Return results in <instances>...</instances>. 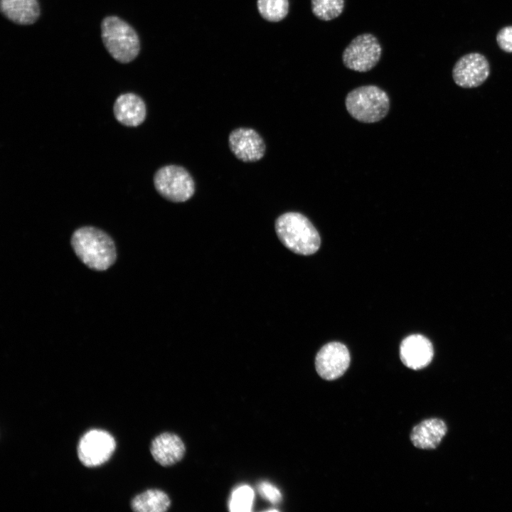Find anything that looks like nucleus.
Wrapping results in <instances>:
<instances>
[{
  "instance_id": "obj_8",
  "label": "nucleus",
  "mask_w": 512,
  "mask_h": 512,
  "mask_svg": "<svg viewBox=\"0 0 512 512\" xmlns=\"http://www.w3.org/2000/svg\"><path fill=\"white\" fill-rule=\"evenodd\" d=\"M351 361L347 347L340 342H330L317 353L315 367L319 375L324 380H333L341 377Z\"/></svg>"
},
{
  "instance_id": "obj_13",
  "label": "nucleus",
  "mask_w": 512,
  "mask_h": 512,
  "mask_svg": "<svg viewBox=\"0 0 512 512\" xmlns=\"http://www.w3.org/2000/svg\"><path fill=\"white\" fill-rule=\"evenodd\" d=\"M117 120L127 127H137L145 119L146 109L143 100L132 92L120 95L113 107Z\"/></svg>"
},
{
  "instance_id": "obj_2",
  "label": "nucleus",
  "mask_w": 512,
  "mask_h": 512,
  "mask_svg": "<svg viewBox=\"0 0 512 512\" xmlns=\"http://www.w3.org/2000/svg\"><path fill=\"white\" fill-rule=\"evenodd\" d=\"M277 235L282 243L294 253L309 255L319 248V234L311 221L297 212L279 215L274 223Z\"/></svg>"
},
{
  "instance_id": "obj_18",
  "label": "nucleus",
  "mask_w": 512,
  "mask_h": 512,
  "mask_svg": "<svg viewBox=\"0 0 512 512\" xmlns=\"http://www.w3.org/2000/svg\"><path fill=\"white\" fill-rule=\"evenodd\" d=\"M344 0H311L313 14L319 19L330 21L343 11Z\"/></svg>"
},
{
  "instance_id": "obj_21",
  "label": "nucleus",
  "mask_w": 512,
  "mask_h": 512,
  "mask_svg": "<svg viewBox=\"0 0 512 512\" xmlns=\"http://www.w3.org/2000/svg\"><path fill=\"white\" fill-rule=\"evenodd\" d=\"M496 41L501 49L512 53V26L501 28L496 36Z\"/></svg>"
},
{
  "instance_id": "obj_20",
  "label": "nucleus",
  "mask_w": 512,
  "mask_h": 512,
  "mask_svg": "<svg viewBox=\"0 0 512 512\" xmlns=\"http://www.w3.org/2000/svg\"><path fill=\"white\" fill-rule=\"evenodd\" d=\"M260 495L273 504L279 503L282 494L279 490L273 484L267 481H262L258 485Z\"/></svg>"
},
{
  "instance_id": "obj_15",
  "label": "nucleus",
  "mask_w": 512,
  "mask_h": 512,
  "mask_svg": "<svg viewBox=\"0 0 512 512\" xmlns=\"http://www.w3.org/2000/svg\"><path fill=\"white\" fill-rule=\"evenodd\" d=\"M0 9L5 18L18 25H31L41 14L38 0H0Z\"/></svg>"
},
{
  "instance_id": "obj_3",
  "label": "nucleus",
  "mask_w": 512,
  "mask_h": 512,
  "mask_svg": "<svg viewBox=\"0 0 512 512\" xmlns=\"http://www.w3.org/2000/svg\"><path fill=\"white\" fill-rule=\"evenodd\" d=\"M101 36L108 53L119 63H130L139 53L140 41L137 32L116 16H107L102 20Z\"/></svg>"
},
{
  "instance_id": "obj_5",
  "label": "nucleus",
  "mask_w": 512,
  "mask_h": 512,
  "mask_svg": "<svg viewBox=\"0 0 512 512\" xmlns=\"http://www.w3.org/2000/svg\"><path fill=\"white\" fill-rule=\"evenodd\" d=\"M154 184L164 198L176 203L185 202L195 192V183L188 171L176 165L160 168L154 174Z\"/></svg>"
},
{
  "instance_id": "obj_12",
  "label": "nucleus",
  "mask_w": 512,
  "mask_h": 512,
  "mask_svg": "<svg viewBox=\"0 0 512 512\" xmlns=\"http://www.w3.org/2000/svg\"><path fill=\"white\" fill-rule=\"evenodd\" d=\"M150 452L154 460L163 466H169L180 462L186 453L181 438L172 432H163L153 439Z\"/></svg>"
},
{
  "instance_id": "obj_17",
  "label": "nucleus",
  "mask_w": 512,
  "mask_h": 512,
  "mask_svg": "<svg viewBox=\"0 0 512 512\" xmlns=\"http://www.w3.org/2000/svg\"><path fill=\"white\" fill-rule=\"evenodd\" d=\"M257 9L261 16L266 20L277 22L282 20L288 14V0H257Z\"/></svg>"
},
{
  "instance_id": "obj_1",
  "label": "nucleus",
  "mask_w": 512,
  "mask_h": 512,
  "mask_svg": "<svg viewBox=\"0 0 512 512\" xmlns=\"http://www.w3.org/2000/svg\"><path fill=\"white\" fill-rule=\"evenodd\" d=\"M71 245L80 260L92 270H105L116 260L112 239L95 227L86 226L76 230L72 235Z\"/></svg>"
},
{
  "instance_id": "obj_16",
  "label": "nucleus",
  "mask_w": 512,
  "mask_h": 512,
  "mask_svg": "<svg viewBox=\"0 0 512 512\" xmlns=\"http://www.w3.org/2000/svg\"><path fill=\"white\" fill-rule=\"evenodd\" d=\"M171 506V499L163 491L148 489L136 496L131 502V507L137 512H164Z\"/></svg>"
},
{
  "instance_id": "obj_7",
  "label": "nucleus",
  "mask_w": 512,
  "mask_h": 512,
  "mask_svg": "<svg viewBox=\"0 0 512 512\" xmlns=\"http://www.w3.org/2000/svg\"><path fill=\"white\" fill-rule=\"evenodd\" d=\"M115 447L114 438L109 432L93 429L81 437L77 448L78 456L85 466H98L110 458Z\"/></svg>"
},
{
  "instance_id": "obj_14",
  "label": "nucleus",
  "mask_w": 512,
  "mask_h": 512,
  "mask_svg": "<svg viewBox=\"0 0 512 512\" xmlns=\"http://www.w3.org/2000/svg\"><path fill=\"white\" fill-rule=\"evenodd\" d=\"M447 431V427L443 420L438 418L427 419L413 427L410 440L417 448L433 449L440 444Z\"/></svg>"
},
{
  "instance_id": "obj_19",
  "label": "nucleus",
  "mask_w": 512,
  "mask_h": 512,
  "mask_svg": "<svg viewBox=\"0 0 512 512\" xmlns=\"http://www.w3.org/2000/svg\"><path fill=\"white\" fill-rule=\"evenodd\" d=\"M254 499V491L247 485L237 488L232 494L229 507L230 511H250Z\"/></svg>"
},
{
  "instance_id": "obj_4",
  "label": "nucleus",
  "mask_w": 512,
  "mask_h": 512,
  "mask_svg": "<svg viewBox=\"0 0 512 512\" xmlns=\"http://www.w3.org/2000/svg\"><path fill=\"white\" fill-rule=\"evenodd\" d=\"M348 113L356 120L374 123L383 119L390 108L387 93L375 85H364L351 90L345 100Z\"/></svg>"
},
{
  "instance_id": "obj_6",
  "label": "nucleus",
  "mask_w": 512,
  "mask_h": 512,
  "mask_svg": "<svg viewBox=\"0 0 512 512\" xmlns=\"http://www.w3.org/2000/svg\"><path fill=\"white\" fill-rule=\"evenodd\" d=\"M382 48L378 39L370 33L353 38L345 48L342 58L345 66L358 72H367L378 63Z\"/></svg>"
},
{
  "instance_id": "obj_10",
  "label": "nucleus",
  "mask_w": 512,
  "mask_h": 512,
  "mask_svg": "<svg viewBox=\"0 0 512 512\" xmlns=\"http://www.w3.org/2000/svg\"><path fill=\"white\" fill-rule=\"evenodd\" d=\"M229 147L233 154L245 162L261 159L265 153V144L261 136L254 129L240 127L231 132Z\"/></svg>"
},
{
  "instance_id": "obj_11",
  "label": "nucleus",
  "mask_w": 512,
  "mask_h": 512,
  "mask_svg": "<svg viewBox=\"0 0 512 512\" xmlns=\"http://www.w3.org/2000/svg\"><path fill=\"white\" fill-rule=\"evenodd\" d=\"M434 355L430 341L420 334H412L404 338L400 346V357L409 368L420 370L428 366Z\"/></svg>"
},
{
  "instance_id": "obj_9",
  "label": "nucleus",
  "mask_w": 512,
  "mask_h": 512,
  "mask_svg": "<svg viewBox=\"0 0 512 512\" xmlns=\"http://www.w3.org/2000/svg\"><path fill=\"white\" fill-rule=\"evenodd\" d=\"M489 64L478 53L466 54L459 58L452 70L454 82L461 87L473 88L481 85L489 77Z\"/></svg>"
}]
</instances>
